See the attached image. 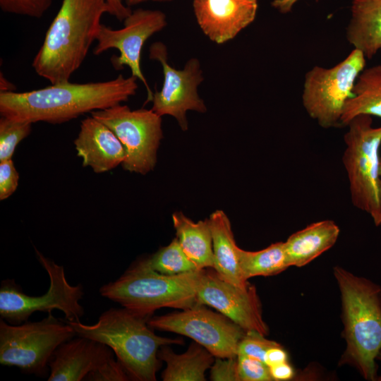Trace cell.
I'll return each mask as SVG.
<instances>
[{"label": "cell", "mask_w": 381, "mask_h": 381, "mask_svg": "<svg viewBox=\"0 0 381 381\" xmlns=\"http://www.w3.org/2000/svg\"><path fill=\"white\" fill-rule=\"evenodd\" d=\"M138 78L120 74L107 81L67 82L24 92H1L0 114L31 123H62L97 110L122 104L135 95Z\"/></svg>", "instance_id": "1"}, {"label": "cell", "mask_w": 381, "mask_h": 381, "mask_svg": "<svg viewBox=\"0 0 381 381\" xmlns=\"http://www.w3.org/2000/svg\"><path fill=\"white\" fill-rule=\"evenodd\" d=\"M104 13L105 0H63L32 62L35 73L52 85L69 82L96 41Z\"/></svg>", "instance_id": "2"}, {"label": "cell", "mask_w": 381, "mask_h": 381, "mask_svg": "<svg viewBox=\"0 0 381 381\" xmlns=\"http://www.w3.org/2000/svg\"><path fill=\"white\" fill-rule=\"evenodd\" d=\"M151 317L123 307L105 310L93 325L66 321L76 335L110 347L131 380L155 381L161 367L159 349L164 345L182 344L183 341L155 334L147 323Z\"/></svg>", "instance_id": "3"}, {"label": "cell", "mask_w": 381, "mask_h": 381, "mask_svg": "<svg viewBox=\"0 0 381 381\" xmlns=\"http://www.w3.org/2000/svg\"><path fill=\"white\" fill-rule=\"evenodd\" d=\"M341 296L342 363H350L368 380H377L375 360L381 349V288L340 267L334 268Z\"/></svg>", "instance_id": "4"}, {"label": "cell", "mask_w": 381, "mask_h": 381, "mask_svg": "<svg viewBox=\"0 0 381 381\" xmlns=\"http://www.w3.org/2000/svg\"><path fill=\"white\" fill-rule=\"evenodd\" d=\"M203 269L167 275L154 270L147 257L136 260L117 279L102 286V296L139 313L152 316L161 308L184 310L197 303Z\"/></svg>", "instance_id": "5"}, {"label": "cell", "mask_w": 381, "mask_h": 381, "mask_svg": "<svg viewBox=\"0 0 381 381\" xmlns=\"http://www.w3.org/2000/svg\"><path fill=\"white\" fill-rule=\"evenodd\" d=\"M372 117L357 115L346 126L342 162L353 206L368 214L378 226L381 225V126L374 127Z\"/></svg>", "instance_id": "6"}, {"label": "cell", "mask_w": 381, "mask_h": 381, "mask_svg": "<svg viewBox=\"0 0 381 381\" xmlns=\"http://www.w3.org/2000/svg\"><path fill=\"white\" fill-rule=\"evenodd\" d=\"M76 335L73 327L49 313L48 317L19 325L0 320V363L39 377L47 375L57 347Z\"/></svg>", "instance_id": "7"}, {"label": "cell", "mask_w": 381, "mask_h": 381, "mask_svg": "<svg viewBox=\"0 0 381 381\" xmlns=\"http://www.w3.org/2000/svg\"><path fill=\"white\" fill-rule=\"evenodd\" d=\"M36 258L49 278L48 291L42 296H29L23 293L14 279H6L0 287L1 318L12 325L28 321L35 312L61 311L67 321H80L85 310L80 301L84 295L82 284L71 285L62 265L45 257L35 248Z\"/></svg>", "instance_id": "8"}, {"label": "cell", "mask_w": 381, "mask_h": 381, "mask_svg": "<svg viewBox=\"0 0 381 381\" xmlns=\"http://www.w3.org/2000/svg\"><path fill=\"white\" fill-rule=\"evenodd\" d=\"M366 58L353 49L331 68L315 66L305 75L302 104L308 116L323 128L341 126V117Z\"/></svg>", "instance_id": "9"}, {"label": "cell", "mask_w": 381, "mask_h": 381, "mask_svg": "<svg viewBox=\"0 0 381 381\" xmlns=\"http://www.w3.org/2000/svg\"><path fill=\"white\" fill-rule=\"evenodd\" d=\"M91 116L111 129L123 145V169L145 175L155 168L163 138L162 116L152 109L132 110L122 104L94 111Z\"/></svg>", "instance_id": "10"}, {"label": "cell", "mask_w": 381, "mask_h": 381, "mask_svg": "<svg viewBox=\"0 0 381 381\" xmlns=\"http://www.w3.org/2000/svg\"><path fill=\"white\" fill-rule=\"evenodd\" d=\"M150 327L193 339L215 358L237 356L238 346L246 330L222 313L204 305L163 315L152 316Z\"/></svg>", "instance_id": "11"}, {"label": "cell", "mask_w": 381, "mask_h": 381, "mask_svg": "<svg viewBox=\"0 0 381 381\" xmlns=\"http://www.w3.org/2000/svg\"><path fill=\"white\" fill-rule=\"evenodd\" d=\"M149 57L160 63L164 75L161 90L153 93L152 109L160 116L174 117L180 128L186 131L188 111H207L205 104L198 92V86L204 80L199 60L191 58L183 69H176L169 64L167 47L162 42L151 44Z\"/></svg>", "instance_id": "12"}, {"label": "cell", "mask_w": 381, "mask_h": 381, "mask_svg": "<svg viewBox=\"0 0 381 381\" xmlns=\"http://www.w3.org/2000/svg\"><path fill=\"white\" fill-rule=\"evenodd\" d=\"M122 28L114 30L102 24L93 50L99 55L110 49H116L119 56L111 59L116 69L128 66L131 75L140 80L147 92V101H152V92L140 67L141 52L145 42L167 25L164 13L159 10L138 8L124 19Z\"/></svg>", "instance_id": "13"}, {"label": "cell", "mask_w": 381, "mask_h": 381, "mask_svg": "<svg viewBox=\"0 0 381 381\" xmlns=\"http://www.w3.org/2000/svg\"><path fill=\"white\" fill-rule=\"evenodd\" d=\"M212 268L203 269L197 291L198 305H207L245 330L267 335L260 301L254 286L241 289L220 278Z\"/></svg>", "instance_id": "14"}, {"label": "cell", "mask_w": 381, "mask_h": 381, "mask_svg": "<svg viewBox=\"0 0 381 381\" xmlns=\"http://www.w3.org/2000/svg\"><path fill=\"white\" fill-rule=\"evenodd\" d=\"M197 23L213 42L231 40L255 20L258 0H193Z\"/></svg>", "instance_id": "15"}, {"label": "cell", "mask_w": 381, "mask_h": 381, "mask_svg": "<svg viewBox=\"0 0 381 381\" xmlns=\"http://www.w3.org/2000/svg\"><path fill=\"white\" fill-rule=\"evenodd\" d=\"M107 345L75 335L63 342L54 352L49 362V381L84 380L90 372L114 358Z\"/></svg>", "instance_id": "16"}, {"label": "cell", "mask_w": 381, "mask_h": 381, "mask_svg": "<svg viewBox=\"0 0 381 381\" xmlns=\"http://www.w3.org/2000/svg\"><path fill=\"white\" fill-rule=\"evenodd\" d=\"M74 145L83 167H89L97 174L115 169L126 157L125 148L114 133L92 116L81 121Z\"/></svg>", "instance_id": "17"}, {"label": "cell", "mask_w": 381, "mask_h": 381, "mask_svg": "<svg viewBox=\"0 0 381 381\" xmlns=\"http://www.w3.org/2000/svg\"><path fill=\"white\" fill-rule=\"evenodd\" d=\"M339 228L332 220H322L291 234L284 242L289 267H303L337 242Z\"/></svg>", "instance_id": "18"}, {"label": "cell", "mask_w": 381, "mask_h": 381, "mask_svg": "<svg viewBox=\"0 0 381 381\" xmlns=\"http://www.w3.org/2000/svg\"><path fill=\"white\" fill-rule=\"evenodd\" d=\"M346 39L367 59L381 50V0H352Z\"/></svg>", "instance_id": "19"}, {"label": "cell", "mask_w": 381, "mask_h": 381, "mask_svg": "<svg viewBox=\"0 0 381 381\" xmlns=\"http://www.w3.org/2000/svg\"><path fill=\"white\" fill-rule=\"evenodd\" d=\"M210 224L214 255L213 268L224 281L241 289L250 284L242 277L239 268L237 245L230 220L226 213L217 210L208 218Z\"/></svg>", "instance_id": "20"}, {"label": "cell", "mask_w": 381, "mask_h": 381, "mask_svg": "<svg viewBox=\"0 0 381 381\" xmlns=\"http://www.w3.org/2000/svg\"><path fill=\"white\" fill-rule=\"evenodd\" d=\"M168 346H161L157 352L159 359L166 363L161 375L162 380H205V373L214 361V356L209 351L195 341L181 354L176 353Z\"/></svg>", "instance_id": "21"}, {"label": "cell", "mask_w": 381, "mask_h": 381, "mask_svg": "<svg viewBox=\"0 0 381 381\" xmlns=\"http://www.w3.org/2000/svg\"><path fill=\"white\" fill-rule=\"evenodd\" d=\"M176 238L188 257L200 269L213 268L212 237L209 219L193 222L181 212L172 214Z\"/></svg>", "instance_id": "22"}, {"label": "cell", "mask_w": 381, "mask_h": 381, "mask_svg": "<svg viewBox=\"0 0 381 381\" xmlns=\"http://www.w3.org/2000/svg\"><path fill=\"white\" fill-rule=\"evenodd\" d=\"M360 114L381 118V64L364 68L358 76L353 96L344 107L341 126Z\"/></svg>", "instance_id": "23"}, {"label": "cell", "mask_w": 381, "mask_h": 381, "mask_svg": "<svg viewBox=\"0 0 381 381\" xmlns=\"http://www.w3.org/2000/svg\"><path fill=\"white\" fill-rule=\"evenodd\" d=\"M242 277L248 281L257 276H272L289 267L284 242H277L258 251H247L237 248Z\"/></svg>", "instance_id": "24"}, {"label": "cell", "mask_w": 381, "mask_h": 381, "mask_svg": "<svg viewBox=\"0 0 381 381\" xmlns=\"http://www.w3.org/2000/svg\"><path fill=\"white\" fill-rule=\"evenodd\" d=\"M147 261L154 270L167 275L181 274L200 270L185 253L176 238L168 246L147 257Z\"/></svg>", "instance_id": "25"}, {"label": "cell", "mask_w": 381, "mask_h": 381, "mask_svg": "<svg viewBox=\"0 0 381 381\" xmlns=\"http://www.w3.org/2000/svg\"><path fill=\"white\" fill-rule=\"evenodd\" d=\"M32 124L1 116L0 162L12 159L17 145L30 134Z\"/></svg>", "instance_id": "26"}, {"label": "cell", "mask_w": 381, "mask_h": 381, "mask_svg": "<svg viewBox=\"0 0 381 381\" xmlns=\"http://www.w3.org/2000/svg\"><path fill=\"white\" fill-rule=\"evenodd\" d=\"M265 336L255 330H246L238 344L237 355H245L265 363L267 350L279 344L274 341L266 339Z\"/></svg>", "instance_id": "27"}, {"label": "cell", "mask_w": 381, "mask_h": 381, "mask_svg": "<svg viewBox=\"0 0 381 381\" xmlns=\"http://www.w3.org/2000/svg\"><path fill=\"white\" fill-rule=\"evenodd\" d=\"M53 0H0L2 11L40 18L50 8Z\"/></svg>", "instance_id": "28"}, {"label": "cell", "mask_w": 381, "mask_h": 381, "mask_svg": "<svg viewBox=\"0 0 381 381\" xmlns=\"http://www.w3.org/2000/svg\"><path fill=\"white\" fill-rule=\"evenodd\" d=\"M239 381H271L269 366L264 362L242 354L237 355Z\"/></svg>", "instance_id": "29"}, {"label": "cell", "mask_w": 381, "mask_h": 381, "mask_svg": "<svg viewBox=\"0 0 381 381\" xmlns=\"http://www.w3.org/2000/svg\"><path fill=\"white\" fill-rule=\"evenodd\" d=\"M84 380L127 381L131 379L121 362L117 358H113L87 374Z\"/></svg>", "instance_id": "30"}, {"label": "cell", "mask_w": 381, "mask_h": 381, "mask_svg": "<svg viewBox=\"0 0 381 381\" xmlns=\"http://www.w3.org/2000/svg\"><path fill=\"white\" fill-rule=\"evenodd\" d=\"M19 174L12 159L0 162V200L9 198L18 186Z\"/></svg>", "instance_id": "31"}, {"label": "cell", "mask_w": 381, "mask_h": 381, "mask_svg": "<svg viewBox=\"0 0 381 381\" xmlns=\"http://www.w3.org/2000/svg\"><path fill=\"white\" fill-rule=\"evenodd\" d=\"M210 380L213 381H239L237 356L234 358L216 357L210 367Z\"/></svg>", "instance_id": "32"}, {"label": "cell", "mask_w": 381, "mask_h": 381, "mask_svg": "<svg viewBox=\"0 0 381 381\" xmlns=\"http://www.w3.org/2000/svg\"><path fill=\"white\" fill-rule=\"evenodd\" d=\"M109 7V14L114 16L119 21L124 20L132 12L124 0H105Z\"/></svg>", "instance_id": "33"}, {"label": "cell", "mask_w": 381, "mask_h": 381, "mask_svg": "<svg viewBox=\"0 0 381 381\" xmlns=\"http://www.w3.org/2000/svg\"><path fill=\"white\" fill-rule=\"evenodd\" d=\"M269 368L273 380H289L294 375V369L288 361L270 366Z\"/></svg>", "instance_id": "34"}, {"label": "cell", "mask_w": 381, "mask_h": 381, "mask_svg": "<svg viewBox=\"0 0 381 381\" xmlns=\"http://www.w3.org/2000/svg\"><path fill=\"white\" fill-rule=\"evenodd\" d=\"M286 361L288 355L281 344L270 348L265 354V363L269 367Z\"/></svg>", "instance_id": "35"}, {"label": "cell", "mask_w": 381, "mask_h": 381, "mask_svg": "<svg viewBox=\"0 0 381 381\" xmlns=\"http://www.w3.org/2000/svg\"><path fill=\"white\" fill-rule=\"evenodd\" d=\"M0 82L1 92H13V90H15L14 85L8 80H6L1 73L0 77Z\"/></svg>", "instance_id": "36"}, {"label": "cell", "mask_w": 381, "mask_h": 381, "mask_svg": "<svg viewBox=\"0 0 381 381\" xmlns=\"http://www.w3.org/2000/svg\"><path fill=\"white\" fill-rule=\"evenodd\" d=\"M172 0H124L125 4L131 7L132 6H135L142 3L147 2V1H153V2H169Z\"/></svg>", "instance_id": "37"}, {"label": "cell", "mask_w": 381, "mask_h": 381, "mask_svg": "<svg viewBox=\"0 0 381 381\" xmlns=\"http://www.w3.org/2000/svg\"><path fill=\"white\" fill-rule=\"evenodd\" d=\"M377 359H379V360L381 361V349H380V351L379 353H378V355H377Z\"/></svg>", "instance_id": "38"}, {"label": "cell", "mask_w": 381, "mask_h": 381, "mask_svg": "<svg viewBox=\"0 0 381 381\" xmlns=\"http://www.w3.org/2000/svg\"><path fill=\"white\" fill-rule=\"evenodd\" d=\"M380 176H381V157H380Z\"/></svg>", "instance_id": "39"}]
</instances>
